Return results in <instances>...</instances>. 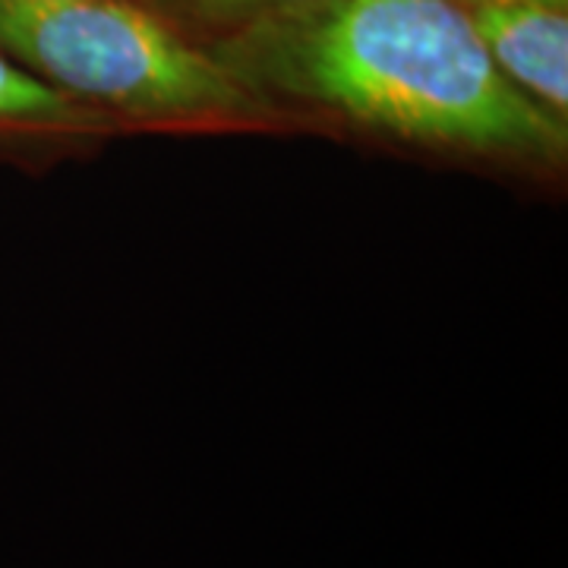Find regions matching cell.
<instances>
[{
    "label": "cell",
    "instance_id": "5b68a950",
    "mask_svg": "<svg viewBox=\"0 0 568 568\" xmlns=\"http://www.w3.org/2000/svg\"><path fill=\"white\" fill-rule=\"evenodd\" d=\"M171 17L200 22L209 29H222L224 36L253 22L306 10L320 0H159Z\"/></svg>",
    "mask_w": 568,
    "mask_h": 568
},
{
    "label": "cell",
    "instance_id": "6da1fadb",
    "mask_svg": "<svg viewBox=\"0 0 568 568\" xmlns=\"http://www.w3.org/2000/svg\"><path fill=\"white\" fill-rule=\"evenodd\" d=\"M209 51L250 89L320 126L347 121L530 178L566 168V118L499 73L455 0H320L234 29Z\"/></svg>",
    "mask_w": 568,
    "mask_h": 568
},
{
    "label": "cell",
    "instance_id": "7a4b0ae2",
    "mask_svg": "<svg viewBox=\"0 0 568 568\" xmlns=\"http://www.w3.org/2000/svg\"><path fill=\"white\" fill-rule=\"evenodd\" d=\"M0 54L121 133H294L320 123L250 89L133 0H0Z\"/></svg>",
    "mask_w": 568,
    "mask_h": 568
},
{
    "label": "cell",
    "instance_id": "8992f818",
    "mask_svg": "<svg viewBox=\"0 0 568 568\" xmlns=\"http://www.w3.org/2000/svg\"><path fill=\"white\" fill-rule=\"evenodd\" d=\"M462 7H506V3H540V7H556V10H566L568 0H455Z\"/></svg>",
    "mask_w": 568,
    "mask_h": 568
},
{
    "label": "cell",
    "instance_id": "3957f363",
    "mask_svg": "<svg viewBox=\"0 0 568 568\" xmlns=\"http://www.w3.org/2000/svg\"><path fill=\"white\" fill-rule=\"evenodd\" d=\"M114 136L123 133L108 118L0 54V164L41 168Z\"/></svg>",
    "mask_w": 568,
    "mask_h": 568
},
{
    "label": "cell",
    "instance_id": "277c9868",
    "mask_svg": "<svg viewBox=\"0 0 568 568\" xmlns=\"http://www.w3.org/2000/svg\"><path fill=\"white\" fill-rule=\"evenodd\" d=\"M474 32L487 54L515 89L544 104L547 111L568 114V17L566 10L540 3L506 7H467Z\"/></svg>",
    "mask_w": 568,
    "mask_h": 568
}]
</instances>
